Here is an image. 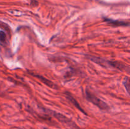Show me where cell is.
Returning <instances> with one entry per match:
<instances>
[{"instance_id":"6da1fadb","label":"cell","mask_w":130,"mask_h":129,"mask_svg":"<svg viewBox=\"0 0 130 129\" xmlns=\"http://www.w3.org/2000/svg\"><path fill=\"white\" fill-rule=\"evenodd\" d=\"M86 96L87 99L90 102L93 104L94 105L99 108V109L102 110H109V106L105 102L103 101L100 99L98 98L96 96H95L93 94L91 93L90 91L86 90Z\"/></svg>"},{"instance_id":"7a4b0ae2","label":"cell","mask_w":130,"mask_h":129,"mask_svg":"<svg viewBox=\"0 0 130 129\" xmlns=\"http://www.w3.org/2000/svg\"><path fill=\"white\" fill-rule=\"evenodd\" d=\"M48 112L50 113L51 115H53L55 118H56L57 120H58L60 121H61V122L68 124V125H71V124H72V122L69 120V119H68L67 117H66V116H63V115H62V114L58 113L55 112V111H51V110H48Z\"/></svg>"},{"instance_id":"3957f363","label":"cell","mask_w":130,"mask_h":129,"mask_svg":"<svg viewBox=\"0 0 130 129\" xmlns=\"http://www.w3.org/2000/svg\"><path fill=\"white\" fill-rule=\"evenodd\" d=\"M107 65H109V67H113V68H117L121 71H127L129 72V67H127L126 65H124L123 63L118 61H107Z\"/></svg>"},{"instance_id":"277c9868","label":"cell","mask_w":130,"mask_h":129,"mask_svg":"<svg viewBox=\"0 0 130 129\" xmlns=\"http://www.w3.org/2000/svg\"><path fill=\"white\" fill-rule=\"evenodd\" d=\"M104 21L107 23L109 25H113V26H128L129 23L124 21H120V20H114L112 19L104 18Z\"/></svg>"},{"instance_id":"5b68a950","label":"cell","mask_w":130,"mask_h":129,"mask_svg":"<svg viewBox=\"0 0 130 129\" xmlns=\"http://www.w3.org/2000/svg\"><path fill=\"white\" fill-rule=\"evenodd\" d=\"M32 75L34 76V77H36V78H39V80L41 81L43 83H44V84L48 86V87H51V88H52V89H57V88H58V87H57V86L54 83H53L52 81L49 80H48L47 78L43 77V76H41V75H39L34 74V73H32Z\"/></svg>"},{"instance_id":"8992f818","label":"cell","mask_w":130,"mask_h":129,"mask_svg":"<svg viewBox=\"0 0 130 129\" xmlns=\"http://www.w3.org/2000/svg\"><path fill=\"white\" fill-rule=\"evenodd\" d=\"M65 94H66V97H67V98L70 101H71V103H72V104H73L74 106L76 108L78 109V110H79L80 111H81L83 113H85V115H87V114L86 113V112H85V111L83 110V109L81 107V106H80L79 104L77 102V101H76V99L74 98V97H72V96L71 94L69 93V92H66V93H65Z\"/></svg>"},{"instance_id":"52a82bcc","label":"cell","mask_w":130,"mask_h":129,"mask_svg":"<svg viewBox=\"0 0 130 129\" xmlns=\"http://www.w3.org/2000/svg\"><path fill=\"white\" fill-rule=\"evenodd\" d=\"M6 42V35L3 30H0V44H4Z\"/></svg>"},{"instance_id":"ba28073f","label":"cell","mask_w":130,"mask_h":129,"mask_svg":"<svg viewBox=\"0 0 130 129\" xmlns=\"http://www.w3.org/2000/svg\"><path fill=\"white\" fill-rule=\"evenodd\" d=\"M124 85L126 89L127 92H128V94H129V90H130V82H129V78L128 77H126L124 79Z\"/></svg>"},{"instance_id":"9c48e42d","label":"cell","mask_w":130,"mask_h":129,"mask_svg":"<svg viewBox=\"0 0 130 129\" xmlns=\"http://www.w3.org/2000/svg\"><path fill=\"white\" fill-rule=\"evenodd\" d=\"M44 129H50V128H45Z\"/></svg>"}]
</instances>
